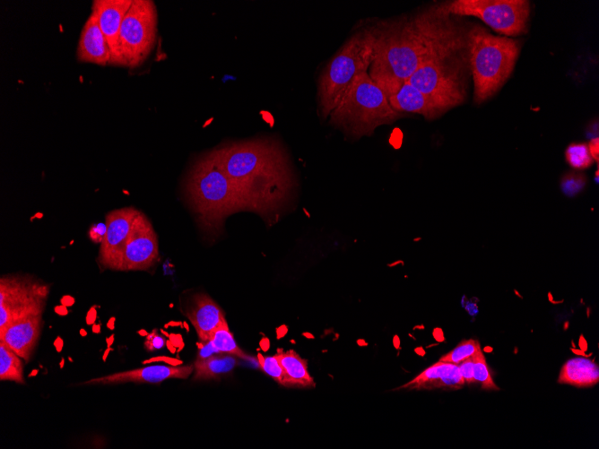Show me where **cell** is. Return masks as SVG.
<instances>
[{
	"instance_id": "obj_30",
	"label": "cell",
	"mask_w": 599,
	"mask_h": 449,
	"mask_svg": "<svg viewBox=\"0 0 599 449\" xmlns=\"http://www.w3.org/2000/svg\"><path fill=\"white\" fill-rule=\"evenodd\" d=\"M457 367L465 384H470L475 383L473 376V357L463 360L457 364Z\"/></svg>"
},
{
	"instance_id": "obj_28",
	"label": "cell",
	"mask_w": 599,
	"mask_h": 449,
	"mask_svg": "<svg viewBox=\"0 0 599 449\" xmlns=\"http://www.w3.org/2000/svg\"><path fill=\"white\" fill-rule=\"evenodd\" d=\"M257 360L261 369L265 374L271 376L278 384L286 386L285 373L275 355L270 357L258 353Z\"/></svg>"
},
{
	"instance_id": "obj_8",
	"label": "cell",
	"mask_w": 599,
	"mask_h": 449,
	"mask_svg": "<svg viewBox=\"0 0 599 449\" xmlns=\"http://www.w3.org/2000/svg\"><path fill=\"white\" fill-rule=\"evenodd\" d=\"M457 53L432 59L407 80L444 112L464 99L463 74Z\"/></svg>"
},
{
	"instance_id": "obj_19",
	"label": "cell",
	"mask_w": 599,
	"mask_h": 449,
	"mask_svg": "<svg viewBox=\"0 0 599 449\" xmlns=\"http://www.w3.org/2000/svg\"><path fill=\"white\" fill-rule=\"evenodd\" d=\"M388 101L397 112L420 114L426 119L437 118L445 113L407 81L388 98Z\"/></svg>"
},
{
	"instance_id": "obj_12",
	"label": "cell",
	"mask_w": 599,
	"mask_h": 449,
	"mask_svg": "<svg viewBox=\"0 0 599 449\" xmlns=\"http://www.w3.org/2000/svg\"><path fill=\"white\" fill-rule=\"evenodd\" d=\"M139 212L134 207H125L106 215V229L98 255V263L102 268L117 270L123 247Z\"/></svg>"
},
{
	"instance_id": "obj_32",
	"label": "cell",
	"mask_w": 599,
	"mask_h": 449,
	"mask_svg": "<svg viewBox=\"0 0 599 449\" xmlns=\"http://www.w3.org/2000/svg\"><path fill=\"white\" fill-rule=\"evenodd\" d=\"M589 153L593 160L598 162L599 160V140L598 137L591 139L590 142L587 145Z\"/></svg>"
},
{
	"instance_id": "obj_6",
	"label": "cell",
	"mask_w": 599,
	"mask_h": 449,
	"mask_svg": "<svg viewBox=\"0 0 599 449\" xmlns=\"http://www.w3.org/2000/svg\"><path fill=\"white\" fill-rule=\"evenodd\" d=\"M374 44V26L364 27L355 31L327 63L317 83L321 117H328L352 80L369 71L373 61Z\"/></svg>"
},
{
	"instance_id": "obj_24",
	"label": "cell",
	"mask_w": 599,
	"mask_h": 449,
	"mask_svg": "<svg viewBox=\"0 0 599 449\" xmlns=\"http://www.w3.org/2000/svg\"><path fill=\"white\" fill-rule=\"evenodd\" d=\"M209 342L217 351L230 354L241 358H248V356L240 350L236 343L227 323L213 331L210 336Z\"/></svg>"
},
{
	"instance_id": "obj_11",
	"label": "cell",
	"mask_w": 599,
	"mask_h": 449,
	"mask_svg": "<svg viewBox=\"0 0 599 449\" xmlns=\"http://www.w3.org/2000/svg\"><path fill=\"white\" fill-rule=\"evenodd\" d=\"M157 235L148 218L140 212L123 247L117 271H144L157 261Z\"/></svg>"
},
{
	"instance_id": "obj_1",
	"label": "cell",
	"mask_w": 599,
	"mask_h": 449,
	"mask_svg": "<svg viewBox=\"0 0 599 449\" xmlns=\"http://www.w3.org/2000/svg\"><path fill=\"white\" fill-rule=\"evenodd\" d=\"M449 17L432 6L412 17L374 25V56L368 73L387 98L421 65L463 47L464 39Z\"/></svg>"
},
{
	"instance_id": "obj_33",
	"label": "cell",
	"mask_w": 599,
	"mask_h": 449,
	"mask_svg": "<svg viewBox=\"0 0 599 449\" xmlns=\"http://www.w3.org/2000/svg\"><path fill=\"white\" fill-rule=\"evenodd\" d=\"M595 181L596 182L598 181V170H596V173H595Z\"/></svg>"
},
{
	"instance_id": "obj_16",
	"label": "cell",
	"mask_w": 599,
	"mask_h": 449,
	"mask_svg": "<svg viewBox=\"0 0 599 449\" xmlns=\"http://www.w3.org/2000/svg\"><path fill=\"white\" fill-rule=\"evenodd\" d=\"M185 315L194 326L202 341H209L211 334L227 323L221 307L206 294L192 296L185 308Z\"/></svg>"
},
{
	"instance_id": "obj_29",
	"label": "cell",
	"mask_w": 599,
	"mask_h": 449,
	"mask_svg": "<svg viewBox=\"0 0 599 449\" xmlns=\"http://www.w3.org/2000/svg\"><path fill=\"white\" fill-rule=\"evenodd\" d=\"M586 178L582 174L570 173L563 177L561 180V190L568 196L578 194L586 186Z\"/></svg>"
},
{
	"instance_id": "obj_4",
	"label": "cell",
	"mask_w": 599,
	"mask_h": 449,
	"mask_svg": "<svg viewBox=\"0 0 599 449\" xmlns=\"http://www.w3.org/2000/svg\"><path fill=\"white\" fill-rule=\"evenodd\" d=\"M466 46L474 85L473 99L480 104L491 97L510 76L519 44L475 25L467 33Z\"/></svg>"
},
{
	"instance_id": "obj_9",
	"label": "cell",
	"mask_w": 599,
	"mask_h": 449,
	"mask_svg": "<svg viewBox=\"0 0 599 449\" xmlns=\"http://www.w3.org/2000/svg\"><path fill=\"white\" fill-rule=\"evenodd\" d=\"M157 35V10L151 0H133L119 35L123 66L136 68L152 52Z\"/></svg>"
},
{
	"instance_id": "obj_25",
	"label": "cell",
	"mask_w": 599,
	"mask_h": 449,
	"mask_svg": "<svg viewBox=\"0 0 599 449\" xmlns=\"http://www.w3.org/2000/svg\"><path fill=\"white\" fill-rule=\"evenodd\" d=\"M568 163L574 168L584 169L589 168L594 160L589 153L586 143H571L565 151Z\"/></svg>"
},
{
	"instance_id": "obj_27",
	"label": "cell",
	"mask_w": 599,
	"mask_h": 449,
	"mask_svg": "<svg viewBox=\"0 0 599 449\" xmlns=\"http://www.w3.org/2000/svg\"><path fill=\"white\" fill-rule=\"evenodd\" d=\"M473 376L475 383H479L484 390H499L491 377L486 359L482 350L473 357Z\"/></svg>"
},
{
	"instance_id": "obj_3",
	"label": "cell",
	"mask_w": 599,
	"mask_h": 449,
	"mask_svg": "<svg viewBox=\"0 0 599 449\" xmlns=\"http://www.w3.org/2000/svg\"><path fill=\"white\" fill-rule=\"evenodd\" d=\"M186 197L200 229L218 235L224 220L232 213L248 211L242 195L212 150L192 166L186 180Z\"/></svg>"
},
{
	"instance_id": "obj_5",
	"label": "cell",
	"mask_w": 599,
	"mask_h": 449,
	"mask_svg": "<svg viewBox=\"0 0 599 449\" xmlns=\"http://www.w3.org/2000/svg\"><path fill=\"white\" fill-rule=\"evenodd\" d=\"M399 117L401 113L391 107L368 72L352 80L328 116L330 124L357 137L369 134L378 125L392 123Z\"/></svg>"
},
{
	"instance_id": "obj_31",
	"label": "cell",
	"mask_w": 599,
	"mask_h": 449,
	"mask_svg": "<svg viewBox=\"0 0 599 449\" xmlns=\"http://www.w3.org/2000/svg\"><path fill=\"white\" fill-rule=\"evenodd\" d=\"M165 345V339L157 332L153 331L147 335L144 341V346L148 350H155L163 348Z\"/></svg>"
},
{
	"instance_id": "obj_7",
	"label": "cell",
	"mask_w": 599,
	"mask_h": 449,
	"mask_svg": "<svg viewBox=\"0 0 599 449\" xmlns=\"http://www.w3.org/2000/svg\"><path fill=\"white\" fill-rule=\"evenodd\" d=\"M441 14L473 16L506 36L522 33L527 23L530 4L525 0H455L433 5Z\"/></svg>"
},
{
	"instance_id": "obj_18",
	"label": "cell",
	"mask_w": 599,
	"mask_h": 449,
	"mask_svg": "<svg viewBox=\"0 0 599 449\" xmlns=\"http://www.w3.org/2000/svg\"><path fill=\"white\" fill-rule=\"evenodd\" d=\"M77 59L105 66L110 65V51L98 19L91 12L84 22L77 45Z\"/></svg>"
},
{
	"instance_id": "obj_15",
	"label": "cell",
	"mask_w": 599,
	"mask_h": 449,
	"mask_svg": "<svg viewBox=\"0 0 599 449\" xmlns=\"http://www.w3.org/2000/svg\"><path fill=\"white\" fill-rule=\"evenodd\" d=\"M42 324V315L13 322L0 331V342L29 362L39 340Z\"/></svg>"
},
{
	"instance_id": "obj_21",
	"label": "cell",
	"mask_w": 599,
	"mask_h": 449,
	"mask_svg": "<svg viewBox=\"0 0 599 449\" xmlns=\"http://www.w3.org/2000/svg\"><path fill=\"white\" fill-rule=\"evenodd\" d=\"M283 368L286 376V387L309 388L315 382L308 369V362L293 350H278L274 354Z\"/></svg>"
},
{
	"instance_id": "obj_2",
	"label": "cell",
	"mask_w": 599,
	"mask_h": 449,
	"mask_svg": "<svg viewBox=\"0 0 599 449\" xmlns=\"http://www.w3.org/2000/svg\"><path fill=\"white\" fill-rule=\"evenodd\" d=\"M213 150L248 211L265 215L291 191L294 181L288 160L271 138L229 142Z\"/></svg>"
},
{
	"instance_id": "obj_13",
	"label": "cell",
	"mask_w": 599,
	"mask_h": 449,
	"mask_svg": "<svg viewBox=\"0 0 599 449\" xmlns=\"http://www.w3.org/2000/svg\"><path fill=\"white\" fill-rule=\"evenodd\" d=\"M133 0H94L91 12L95 13L100 28L110 51V65L123 66L119 46L120 28Z\"/></svg>"
},
{
	"instance_id": "obj_23",
	"label": "cell",
	"mask_w": 599,
	"mask_h": 449,
	"mask_svg": "<svg viewBox=\"0 0 599 449\" xmlns=\"http://www.w3.org/2000/svg\"><path fill=\"white\" fill-rule=\"evenodd\" d=\"M22 359L5 344L0 342V380L25 384Z\"/></svg>"
},
{
	"instance_id": "obj_17",
	"label": "cell",
	"mask_w": 599,
	"mask_h": 449,
	"mask_svg": "<svg viewBox=\"0 0 599 449\" xmlns=\"http://www.w3.org/2000/svg\"><path fill=\"white\" fill-rule=\"evenodd\" d=\"M464 378L456 364L438 361L398 389L457 390L464 386Z\"/></svg>"
},
{
	"instance_id": "obj_10",
	"label": "cell",
	"mask_w": 599,
	"mask_h": 449,
	"mask_svg": "<svg viewBox=\"0 0 599 449\" xmlns=\"http://www.w3.org/2000/svg\"><path fill=\"white\" fill-rule=\"evenodd\" d=\"M48 294L49 285L33 276H1L0 331L22 318L42 315Z\"/></svg>"
},
{
	"instance_id": "obj_22",
	"label": "cell",
	"mask_w": 599,
	"mask_h": 449,
	"mask_svg": "<svg viewBox=\"0 0 599 449\" xmlns=\"http://www.w3.org/2000/svg\"><path fill=\"white\" fill-rule=\"evenodd\" d=\"M238 365L233 355H213L196 359L194 363V381L215 379L232 371Z\"/></svg>"
},
{
	"instance_id": "obj_26",
	"label": "cell",
	"mask_w": 599,
	"mask_h": 449,
	"mask_svg": "<svg viewBox=\"0 0 599 449\" xmlns=\"http://www.w3.org/2000/svg\"><path fill=\"white\" fill-rule=\"evenodd\" d=\"M481 350L479 341L470 339L462 341L455 349L439 358V361L459 364L463 360L473 357Z\"/></svg>"
},
{
	"instance_id": "obj_20",
	"label": "cell",
	"mask_w": 599,
	"mask_h": 449,
	"mask_svg": "<svg viewBox=\"0 0 599 449\" xmlns=\"http://www.w3.org/2000/svg\"><path fill=\"white\" fill-rule=\"evenodd\" d=\"M599 381L598 365L585 358L568 360L562 367L558 383L577 387L593 386Z\"/></svg>"
},
{
	"instance_id": "obj_14",
	"label": "cell",
	"mask_w": 599,
	"mask_h": 449,
	"mask_svg": "<svg viewBox=\"0 0 599 449\" xmlns=\"http://www.w3.org/2000/svg\"><path fill=\"white\" fill-rule=\"evenodd\" d=\"M194 371V366L157 365L117 372L85 381L82 384H119L126 383L160 384L167 379H186Z\"/></svg>"
}]
</instances>
